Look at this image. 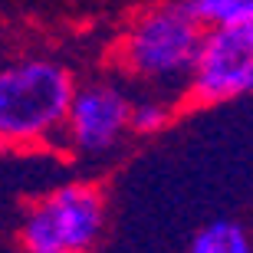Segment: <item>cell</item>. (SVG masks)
Masks as SVG:
<instances>
[{"label":"cell","mask_w":253,"mask_h":253,"mask_svg":"<svg viewBox=\"0 0 253 253\" xmlns=\"http://www.w3.org/2000/svg\"><path fill=\"white\" fill-rule=\"evenodd\" d=\"M204 27L188 13L184 3H161L141 10L128 23L119 43V63L125 73L155 85L161 92L188 89L201 53Z\"/></svg>","instance_id":"obj_1"},{"label":"cell","mask_w":253,"mask_h":253,"mask_svg":"<svg viewBox=\"0 0 253 253\" xmlns=\"http://www.w3.org/2000/svg\"><path fill=\"white\" fill-rule=\"evenodd\" d=\"M168 122H171V102L161 99V95L138 99L128 109V131L131 135H158Z\"/></svg>","instance_id":"obj_8"},{"label":"cell","mask_w":253,"mask_h":253,"mask_svg":"<svg viewBox=\"0 0 253 253\" xmlns=\"http://www.w3.org/2000/svg\"><path fill=\"white\" fill-rule=\"evenodd\" d=\"M73 92V73L53 59L0 66V145H43L59 135Z\"/></svg>","instance_id":"obj_2"},{"label":"cell","mask_w":253,"mask_h":253,"mask_svg":"<svg viewBox=\"0 0 253 253\" xmlns=\"http://www.w3.org/2000/svg\"><path fill=\"white\" fill-rule=\"evenodd\" d=\"M253 92V17L227 27H211L201 37L188 95L201 105L230 102Z\"/></svg>","instance_id":"obj_4"},{"label":"cell","mask_w":253,"mask_h":253,"mask_svg":"<svg viewBox=\"0 0 253 253\" xmlns=\"http://www.w3.org/2000/svg\"><path fill=\"white\" fill-rule=\"evenodd\" d=\"M188 253H253V244L240 224L214 220L194 234V240L188 244Z\"/></svg>","instance_id":"obj_6"},{"label":"cell","mask_w":253,"mask_h":253,"mask_svg":"<svg viewBox=\"0 0 253 253\" xmlns=\"http://www.w3.org/2000/svg\"><path fill=\"white\" fill-rule=\"evenodd\" d=\"M128 92L115 83L76 85L59 135L79 155H109L128 135Z\"/></svg>","instance_id":"obj_5"},{"label":"cell","mask_w":253,"mask_h":253,"mask_svg":"<svg viewBox=\"0 0 253 253\" xmlns=\"http://www.w3.org/2000/svg\"><path fill=\"white\" fill-rule=\"evenodd\" d=\"M184 7L204 30L240 23V20L253 17V0H188Z\"/></svg>","instance_id":"obj_7"},{"label":"cell","mask_w":253,"mask_h":253,"mask_svg":"<svg viewBox=\"0 0 253 253\" xmlns=\"http://www.w3.org/2000/svg\"><path fill=\"white\" fill-rule=\"evenodd\" d=\"M105 230V197L95 184H63L30 204L20 224L23 253H89Z\"/></svg>","instance_id":"obj_3"}]
</instances>
